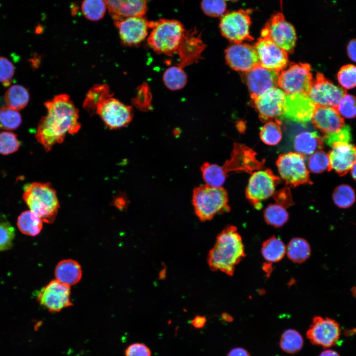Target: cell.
I'll list each match as a JSON object with an SVG mask.
<instances>
[{
	"label": "cell",
	"instance_id": "obj_1",
	"mask_svg": "<svg viewBox=\"0 0 356 356\" xmlns=\"http://www.w3.org/2000/svg\"><path fill=\"white\" fill-rule=\"evenodd\" d=\"M47 114L39 121L36 137L46 151L62 142L67 134L77 133L81 128L79 111L69 96L62 93L44 103Z\"/></svg>",
	"mask_w": 356,
	"mask_h": 356
},
{
	"label": "cell",
	"instance_id": "obj_2",
	"mask_svg": "<svg viewBox=\"0 0 356 356\" xmlns=\"http://www.w3.org/2000/svg\"><path fill=\"white\" fill-rule=\"evenodd\" d=\"M245 257L244 245L236 227L229 225L218 234L207 261L213 271H221L231 276L235 266Z\"/></svg>",
	"mask_w": 356,
	"mask_h": 356
},
{
	"label": "cell",
	"instance_id": "obj_3",
	"mask_svg": "<svg viewBox=\"0 0 356 356\" xmlns=\"http://www.w3.org/2000/svg\"><path fill=\"white\" fill-rule=\"evenodd\" d=\"M23 199L30 211L43 222L51 223L60 207L55 190L49 182H34L24 187Z\"/></svg>",
	"mask_w": 356,
	"mask_h": 356
},
{
	"label": "cell",
	"instance_id": "obj_4",
	"mask_svg": "<svg viewBox=\"0 0 356 356\" xmlns=\"http://www.w3.org/2000/svg\"><path fill=\"white\" fill-rule=\"evenodd\" d=\"M149 28L152 30L147 42L155 52L168 56L177 52L186 31L181 22L174 19H161L149 21Z\"/></svg>",
	"mask_w": 356,
	"mask_h": 356
},
{
	"label": "cell",
	"instance_id": "obj_5",
	"mask_svg": "<svg viewBox=\"0 0 356 356\" xmlns=\"http://www.w3.org/2000/svg\"><path fill=\"white\" fill-rule=\"evenodd\" d=\"M228 201L227 193L222 187L205 184L193 190L192 203L194 211L202 222L211 220L219 214L229 212Z\"/></svg>",
	"mask_w": 356,
	"mask_h": 356
},
{
	"label": "cell",
	"instance_id": "obj_6",
	"mask_svg": "<svg viewBox=\"0 0 356 356\" xmlns=\"http://www.w3.org/2000/svg\"><path fill=\"white\" fill-rule=\"evenodd\" d=\"M313 81L309 64L291 63L279 73L278 85L286 95H309Z\"/></svg>",
	"mask_w": 356,
	"mask_h": 356
},
{
	"label": "cell",
	"instance_id": "obj_7",
	"mask_svg": "<svg viewBox=\"0 0 356 356\" xmlns=\"http://www.w3.org/2000/svg\"><path fill=\"white\" fill-rule=\"evenodd\" d=\"M276 165L286 186L295 187L301 184H312L303 155L297 152L281 154L277 160Z\"/></svg>",
	"mask_w": 356,
	"mask_h": 356
},
{
	"label": "cell",
	"instance_id": "obj_8",
	"mask_svg": "<svg viewBox=\"0 0 356 356\" xmlns=\"http://www.w3.org/2000/svg\"><path fill=\"white\" fill-rule=\"evenodd\" d=\"M251 11V9H240L225 14L220 23L222 36L233 44L253 41L254 38L250 35L249 30Z\"/></svg>",
	"mask_w": 356,
	"mask_h": 356
},
{
	"label": "cell",
	"instance_id": "obj_9",
	"mask_svg": "<svg viewBox=\"0 0 356 356\" xmlns=\"http://www.w3.org/2000/svg\"><path fill=\"white\" fill-rule=\"evenodd\" d=\"M261 36L269 39L288 53L294 50L297 39L295 30L280 12L271 16L262 29Z\"/></svg>",
	"mask_w": 356,
	"mask_h": 356
},
{
	"label": "cell",
	"instance_id": "obj_10",
	"mask_svg": "<svg viewBox=\"0 0 356 356\" xmlns=\"http://www.w3.org/2000/svg\"><path fill=\"white\" fill-rule=\"evenodd\" d=\"M280 178L271 170L267 169L254 173L250 177L246 189V197L254 207L259 210L262 202L273 196Z\"/></svg>",
	"mask_w": 356,
	"mask_h": 356
},
{
	"label": "cell",
	"instance_id": "obj_11",
	"mask_svg": "<svg viewBox=\"0 0 356 356\" xmlns=\"http://www.w3.org/2000/svg\"><path fill=\"white\" fill-rule=\"evenodd\" d=\"M341 335L338 322L329 317L315 316L307 333V338L314 345L330 348L335 345Z\"/></svg>",
	"mask_w": 356,
	"mask_h": 356
},
{
	"label": "cell",
	"instance_id": "obj_12",
	"mask_svg": "<svg viewBox=\"0 0 356 356\" xmlns=\"http://www.w3.org/2000/svg\"><path fill=\"white\" fill-rule=\"evenodd\" d=\"M95 114H98L105 125L111 129L126 127L133 118L132 107L112 96L104 99L98 105Z\"/></svg>",
	"mask_w": 356,
	"mask_h": 356
},
{
	"label": "cell",
	"instance_id": "obj_13",
	"mask_svg": "<svg viewBox=\"0 0 356 356\" xmlns=\"http://www.w3.org/2000/svg\"><path fill=\"white\" fill-rule=\"evenodd\" d=\"M37 301L49 312H59L73 306L70 287L56 279L49 282L37 294Z\"/></svg>",
	"mask_w": 356,
	"mask_h": 356
},
{
	"label": "cell",
	"instance_id": "obj_14",
	"mask_svg": "<svg viewBox=\"0 0 356 356\" xmlns=\"http://www.w3.org/2000/svg\"><path fill=\"white\" fill-rule=\"evenodd\" d=\"M286 96V94L279 88H275L252 99L253 106L258 112L260 120L267 123L281 117Z\"/></svg>",
	"mask_w": 356,
	"mask_h": 356
},
{
	"label": "cell",
	"instance_id": "obj_15",
	"mask_svg": "<svg viewBox=\"0 0 356 356\" xmlns=\"http://www.w3.org/2000/svg\"><path fill=\"white\" fill-rule=\"evenodd\" d=\"M346 90L335 85L321 73L318 72L309 93L312 101L319 106L337 107Z\"/></svg>",
	"mask_w": 356,
	"mask_h": 356
},
{
	"label": "cell",
	"instance_id": "obj_16",
	"mask_svg": "<svg viewBox=\"0 0 356 356\" xmlns=\"http://www.w3.org/2000/svg\"><path fill=\"white\" fill-rule=\"evenodd\" d=\"M254 46L262 66L278 72L287 67L288 52L269 39L259 38Z\"/></svg>",
	"mask_w": 356,
	"mask_h": 356
},
{
	"label": "cell",
	"instance_id": "obj_17",
	"mask_svg": "<svg viewBox=\"0 0 356 356\" xmlns=\"http://www.w3.org/2000/svg\"><path fill=\"white\" fill-rule=\"evenodd\" d=\"M316 106L309 95H286L281 118L305 124L312 120Z\"/></svg>",
	"mask_w": 356,
	"mask_h": 356
},
{
	"label": "cell",
	"instance_id": "obj_18",
	"mask_svg": "<svg viewBox=\"0 0 356 356\" xmlns=\"http://www.w3.org/2000/svg\"><path fill=\"white\" fill-rule=\"evenodd\" d=\"M256 156V153L248 147L234 143L230 157L222 168L227 175L233 172L251 173L263 168L264 166V161H259Z\"/></svg>",
	"mask_w": 356,
	"mask_h": 356
},
{
	"label": "cell",
	"instance_id": "obj_19",
	"mask_svg": "<svg viewBox=\"0 0 356 356\" xmlns=\"http://www.w3.org/2000/svg\"><path fill=\"white\" fill-rule=\"evenodd\" d=\"M280 72L266 68L259 65L244 72V79L253 99L268 90L278 88Z\"/></svg>",
	"mask_w": 356,
	"mask_h": 356
},
{
	"label": "cell",
	"instance_id": "obj_20",
	"mask_svg": "<svg viewBox=\"0 0 356 356\" xmlns=\"http://www.w3.org/2000/svg\"><path fill=\"white\" fill-rule=\"evenodd\" d=\"M227 64L235 71L248 72L260 65L254 46L247 44H233L225 51Z\"/></svg>",
	"mask_w": 356,
	"mask_h": 356
},
{
	"label": "cell",
	"instance_id": "obj_21",
	"mask_svg": "<svg viewBox=\"0 0 356 356\" xmlns=\"http://www.w3.org/2000/svg\"><path fill=\"white\" fill-rule=\"evenodd\" d=\"M205 47L200 34L196 29L186 31L177 51L179 56L178 65L183 68L197 63L202 58V53Z\"/></svg>",
	"mask_w": 356,
	"mask_h": 356
},
{
	"label": "cell",
	"instance_id": "obj_22",
	"mask_svg": "<svg viewBox=\"0 0 356 356\" xmlns=\"http://www.w3.org/2000/svg\"><path fill=\"white\" fill-rule=\"evenodd\" d=\"M123 43L135 45L145 39L149 28V21L143 17H133L114 22Z\"/></svg>",
	"mask_w": 356,
	"mask_h": 356
},
{
	"label": "cell",
	"instance_id": "obj_23",
	"mask_svg": "<svg viewBox=\"0 0 356 356\" xmlns=\"http://www.w3.org/2000/svg\"><path fill=\"white\" fill-rule=\"evenodd\" d=\"M328 156L332 170L340 176L346 175L356 163V146L350 142H336Z\"/></svg>",
	"mask_w": 356,
	"mask_h": 356
},
{
	"label": "cell",
	"instance_id": "obj_24",
	"mask_svg": "<svg viewBox=\"0 0 356 356\" xmlns=\"http://www.w3.org/2000/svg\"><path fill=\"white\" fill-rule=\"evenodd\" d=\"M312 121L324 134L337 132L345 126L343 118L334 107L316 105Z\"/></svg>",
	"mask_w": 356,
	"mask_h": 356
},
{
	"label": "cell",
	"instance_id": "obj_25",
	"mask_svg": "<svg viewBox=\"0 0 356 356\" xmlns=\"http://www.w3.org/2000/svg\"><path fill=\"white\" fill-rule=\"evenodd\" d=\"M107 8L114 22L133 17H143L147 1L142 0H105Z\"/></svg>",
	"mask_w": 356,
	"mask_h": 356
},
{
	"label": "cell",
	"instance_id": "obj_26",
	"mask_svg": "<svg viewBox=\"0 0 356 356\" xmlns=\"http://www.w3.org/2000/svg\"><path fill=\"white\" fill-rule=\"evenodd\" d=\"M56 280L69 287L77 284L82 276V268L78 262L72 259L63 260L55 267Z\"/></svg>",
	"mask_w": 356,
	"mask_h": 356
},
{
	"label": "cell",
	"instance_id": "obj_27",
	"mask_svg": "<svg viewBox=\"0 0 356 356\" xmlns=\"http://www.w3.org/2000/svg\"><path fill=\"white\" fill-rule=\"evenodd\" d=\"M293 147L303 155L312 154L322 149L323 140L316 132H304L295 136Z\"/></svg>",
	"mask_w": 356,
	"mask_h": 356
},
{
	"label": "cell",
	"instance_id": "obj_28",
	"mask_svg": "<svg viewBox=\"0 0 356 356\" xmlns=\"http://www.w3.org/2000/svg\"><path fill=\"white\" fill-rule=\"evenodd\" d=\"M113 96L109 86L106 84H96L88 91L83 102V107L90 115L95 114L98 105L104 99Z\"/></svg>",
	"mask_w": 356,
	"mask_h": 356
},
{
	"label": "cell",
	"instance_id": "obj_29",
	"mask_svg": "<svg viewBox=\"0 0 356 356\" xmlns=\"http://www.w3.org/2000/svg\"><path fill=\"white\" fill-rule=\"evenodd\" d=\"M42 220L30 210L25 211L18 216L17 225L23 233L31 236L39 234L43 228Z\"/></svg>",
	"mask_w": 356,
	"mask_h": 356
},
{
	"label": "cell",
	"instance_id": "obj_30",
	"mask_svg": "<svg viewBox=\"0 0 356 356\" xmlns=\"http://www.w3.org/2000/svg\"><path fill=\"white\" fill-rule=\"evenodd\" d=\"M261 252L268 263H276L282 259L286 253V247L279 238L272 236L263 243Z\"/></svg>",
	"mask_w": 356,
	"mask_h": 356
},
{
	"label": "cell",
	"instance_id": "obj_31",
	"mask_svg": "<svg viewBox=\"0 0 356 356\" xmlns=\"http://www.w3.org/2000/svg\"><path fill=\"white\" fill-rule=\"evenodd\" d=\"M28 89L20 85H13L9 87L4 94V100L7 106L14 110L24 108L29 100Z\"/></svg>",
	"mask_w": 356,
	"mask_h": 356
},
{
	"label": "cell",
	"instance_id": "obj_32",
	"mask_svg": "<svg viewBox=\"0 0 356 356\" xmlns=\"http://www.w3.org/2000/svg\"><path fill=\"white\" fill-rule=\"evenodd\" d=\"M288 258L296 263H302L310 256L311 248L307 240L302 238H292L286 248Z\"/></svg>",
	"mask_w": 356,
	"mask_h": 356
},
{
	"label": "cell",
	"instance_id": "obj_33",
	"mask_svg": "<svg viewBox=\"0 0 356 356\" xmlns=\"http://www.w3.org/2000/svg\"><path fill=\"white\" fill-rule=\"evenodd\" d=\"M201 171L206 184L215 187H222L227 177L222 167L207 162L202 165Z\"/></svg>",
	"mask_w": 356,
	"mask_h": 356
},
{
	"label": "cell",
	"instance_id": "obj_34",
	"mask_svg": "<svg viewBox=\"0 0 356 356\" xmlns=\"http://www.w3.org/2000/svg\"><path fill=\"white\" fill-rule=\"evenodd\" d=\"M304 345V339L296 330L288 329L282 334L279 342L281 349L288 354H295L299 352Z\"/></svg>",
	"mask_w": 356,
	"mask_h": 356
},
{
	"label": "cell",
	"instance_id": "obj_35",
	"mask_svg": "<svg viewBox=\"0 0 356 356\" xmlns=\"http://www.w3.org/2000/svg\"><path fill=\"white\" fill-rule=\"evenodd\" d=\"M265 222L275 227L284 225L288 221L289 214L286 209L277 204L268 205L264 211Z\"/></svg>",
	"mask_w": 356,
	"mask_h": 356
},
{
	"label": "cell",
	"instance_id": "obj_36",
	"mask_svg": "<svg viewBox=\"0 0 356 356\" xmlns=\"http://www.w3.org/2000/svg\"><path fill=\"white\" fill-rule=\"evenodd\" d=\"M163 81L171 90H177L183 88L187 82V76L183 68L178 65L168 68L163 74Z\"/></svg>",
	"mask_w": 356,
	"mask_h": 356
},
{
	"label": "cell",
	"instance_id": "obj_37",
	"mask_svg": "<svg viewBox=\"0 0 356 356\" xmlns=\"http://www.w3.org/2000/svg\"><path fill=\"white\" fill-rule=\"evenodd\" d=\"M280 125L281 121L278 119L266 123L261 128L260 132L262 141L269 145L278 144L282 138Z\"/></svg>",
	"mask_w": 356,
	"mask_h": 356
},
{
	"label": "cell",
	"instance_id": "obj_38",
	"mask_svg": "<svg viewBox=\"0 0 356 356\" xmlns=\"http://www.w3.org/2000/svg\"><path fill=\"white\" fill-rule=\"evenodd\" d=\"M106 8L105 0H86L83 1L81 5L84 15L91 21L101 19L105 14Z\"/></svg>",
	"mask_w": 356,
	"mask_h": 356
},
{
	"label": "cell",
	"instance_id": "obj_39",
	"mask_svg": "<svg viewBox=\"0 0 356 356\" xmlns=\"http://www.w3.org/2000/svg\"><path fill=\"white\" fill-rule=\"evenodd\" d=\"M332 198L334 203L341 208L351 207L356 200L354 190L350 185L342 184L336 187L333 192Z\"/></svg>",
	"mask_w": 356,
	"mask_h": 356
},
{
	"label": "cell",
	"instance_id": "obj_40",
	"mask_svg": "<svg viewBox=\"0 0 356 356\" xmlns=\"http://www.w3.org/2000/svg\"><path fill=\"white\" fill-rule=\"evenodd\" d=\"M22 123L20 114L8 107L0 108V127L7 130L17 129Z\"/></svg>",
	"mask_w": 356,
	"mask_h": 356
},
{
	"label": "cell",
	"instance_id": "obj_41",
	"mask_svg": "<svg viewBox=\"0 0 356 356\" xmlns=\"http://www.w3.org/2000/svg\"><path fill=\"white\" fill-rule=\"evenodd\" d=\"M308 164L310 170L314 173L332 170L328 154L322 150L312 154L308 158Z\"/></svg>",
	"mask_w": 356,
	"mask_h": 356
},
{
	"label": "cell",
	"instance_id": "obj_42",
	"mask_svg": "<svg viewBox=\"0 0 356 356\" xmlns=\"http://www.w3.org/2000/svg\"><path fill=\"white\" fill-rule=\"evenodd\" d=\"M14 237V227L4 215L0 214V252L11 248Z\"/></svg>",
	"mask_w": 356,
	"mask_h": 356
},
{
	"label": "cell",
	"instance_id": "obj_43",
	"mask_svg": "<svg viewBox=\"0 0 356 356\" xmlns=\"http://www.w3.org/2000/svg\"><path fill=\"white\" fill-rule=\"evenodd\" d=\"M337 79L342 88L351 89L356 87V66L346 64L342 66L337 73Z\"/></svg>",
	"mask_w": 356,
	"mask_h": 356
},
{
	"label": "cell",
	"instance_id": "obj_44",
	"mask_svg": "<svg viewBox=\"0 0 356 356\" xmlns=\"http://www.w3.org/2000/svg\"><path fill=\"white\" fill-rule=\"evenodd\" d=\"M20 146L17 135L10 132L0 133V154L9 155L16 152Z\"/></svg>",
	"mask_w": 356,
	"mask_h": 356
},
{
	"label": "cell",
	"instance_id": "obj_45",
	"mask_svg": "<svg viewBox=\"0 0 356 356\" xmlns=\"http://www.w3.org/2000/svg\"><path fill=\"white\" fill-rule=\"evenodd\" d=\"M337 109L341 116L346 118L356 117V97L350 94H346L340 100Z\"/></svg>",
	"mask_w": 356,
	"mask_h": 356
},
{
	"label": "cell",
	"instance_id": "obj_46",
	"mask_svg": "<svg viewBox=\"0 0 356 356\" xmlns=\"http://www.w3.org/2000/svg\"><path fill=\"white\" fill-rule=\"evenodd\" d=\"M201 6L203 11L206 15L212 17H218L224 13L226 4L224 0H207L202 1Z\"/></svg>",
	"mask_w": 356,
	"mask_h": 356
},
{
	"label": "cell",
	"instance_id": "obj_47",
	"mask_svg": "<svg viewBox=\"0 0 356 356\" xmlns=\"http://www.w3.org/2000/svg\"><path fill=\"white\" fill-rule=\"evenodd\" d=\"M15 72L14 66L7 58L0 56V83L7 87L12 81Z\"/></svg>",
	"mask_w": 356,
	"mask_h": 356
},
{
	"label": "cell",
	"instance_id": "obj_48",
	"mask_svg": "<svg viewBox=\"0 0 356 356\" xmlns=\"http://www.w3.org/2000/svg\"><path fill=\"white\" fill-rule=\"evenodd\" d=\"M350 131L349 127L344 126L337 132L325 134L322 138L323 141L330 146L336 142L349 143L351 140Z\"/></svg>",
	"mask_w": 356,
	"mask_h": 356
},
{
	"label": "cell",
	"instance_id": "obj_49",
	"mask_svg": "<svg viewBox=\"0 0 356 356\" xmlns=\"http://www.w3.org/2000/svg\"><path fill=\"white\" fill-rule=\"evenodd\" d=\"M273 196L276 204L285 209L292 206L294 204L289 187L286 186L280 190L275 192Z\"/></svg>",
	"mask_w": 356,
	"mask_h": 356
},
{
	"label": "cell",
	"instance_id": "obj_50",
	"mask_svg": "<svg viewBox=\"0 0 356 356\" xmlns=\"http://www.w3.org/2000/svg\"><path fill=\"white\" fill-rule=\"evenodd\" d=\"M125 356H151L150 349L145 344L135 343L129 345L125 352Z\"/></svg>",
	"mask_w": 356,
	"mask_h": 356
},
{
	"label": "cell",
	"instance_id": "obj_51",
	"mask_svg": "<svg viewBox=\"0 0 356 356\" xmlns=\"http://www.w3.org/2000/svg\"><path fill=\"white\" fill-rule=\"evenodd\" d=\"M347 51L349 58L356 62V39H354L349 42Z\"/></svg>",
	"mask_w": 356,
	"mask_h": 356
},
{
	"label": "cell",
	"instance_id": "obj_52",
	"mask_svg": "<svg viewBox=\"0 0 356 356\" xmlns=\"http://www.w3.org/2000/svg\"><path fill=\"white\" fill-rule=\"evenodd\" d=\"M206 321L205 316L197 315L191 320L190 323L195 328H202L205 326Z\"/></svg>",
	"mask_w": 356,
	"mask_h": 356
},
{
	"label": "cell",
	"instance_id": "obj_53",
	"mask_svg": "<svg viewBox=\"0 0 356 356\" xmlns=\"http://www.w3.org/2000/svg\"><path fill=\"white\" fill-rule=\"evenodd\" d=\"M227 356H251V355L246 349L241 347H237L232 349L228 352Z\"/></svg>",
	"mask_w": 356,
	"mask_h": 356
},
{
	"label": "cell",
	"instance_id": "obj_54",
	"mask_svg": "<svg viewBox=\"0 0 356 356\" xmlns=\"http://www.w3.org/2000/svg\"><path fill=\"white\" fill-rule=\"evenodd\" d=\"M319 356H340V355L336 351L327 349L322 352Z\"/></svg>",
	"mask_w": 356,
	"mask_h": 356
},
{
	"label": "cell",
	"instance_id": "obj_55",
	"mask_svg": "<svg viewBox=\"0 0 356 356\" xmlns=\"http://www.w3.org/2000/svg\"><path fill=\"white\" fill-rule=\"evenodd\" d=\"M222 318L225 321L231 322L233 321V317L228 313L226 312L222 313Z\"/></svg>",
	"mask_w": 356,
	"mask_h": 356
},
{
	"label": "cell",
	"instance_id": "obj_56",
	"mask_svg": "<svg viewBox=\"0 0 356 356\" xmlns=\"http://www.w3.org/2000/svg\"><path fill=\"white\" fill-rule=\"evenodd\" d=\"M115 203L118 208H120V206L122 207L125 205V201L123 199L117 198L115 200Z\"/></svg>",
	"mask_w": 356,
	"mask_h": 356
},
{
	"label": "cell",
	"instance_id": "obj_57",
	"mask_svg": "<svg viewBox=\"0 0 356 356\" xmlns=\"http://www.w3.org/2000/svg\"><path fill=\"white\" fill-rule=\"evenodd\" d=\"M351 170L352 177L356 181V163L354 165Z\"/></svg>",
	"mask_w": 356,
	"mask_h": 356
},
{
	"label": "cell",
	"instance_id": "obj_58",
	"mask_svg": "<svg viewBox=\"0 0 356 356\" xmlns=\"http://www.w3.org/2000/svg\"><path fill=\"white\" fill-rule=\"evenodd\" d=\"M353 293L356 296V287L353 289Z\"/></svg>",
	"mask_w": 356,
	"mask_h": 356
}]
</instances>
